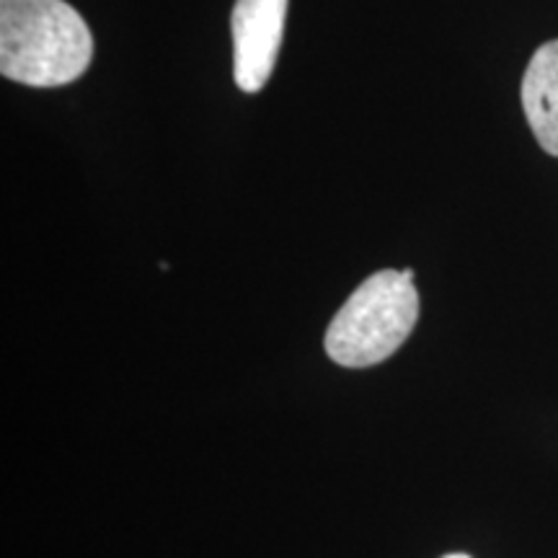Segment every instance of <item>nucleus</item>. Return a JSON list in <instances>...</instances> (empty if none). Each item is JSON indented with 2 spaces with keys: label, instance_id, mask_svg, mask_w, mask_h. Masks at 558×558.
Listing matches in <instances>:
<instances>
[{
  "label": "nucleus",
  "instance_id": "20e7f679",
  "mask_svg": "<svg viewBox=\"0 0 558 558\" xmlns=\"http://www.w3.org/2000/svg\"><path fill=\"white\" fill-rule=\"evenodd\" d=\"M522 109L535 140L558 158V39L538 47L522 78Z\"/></svg>",
  "mask_w": 558,
  "mask_h": 558
},
{
  "label": "nucleus",
  "instance_id": "f03ea898",
  "mask_svg": "<svg viewBox=\"0 0 558 558\" xmlns=\"http://www.w3.org/2000/svg\"><path fill=\"white\" fill-rule=\"evenodd\" d=\"M416 318L414 271H375L333 316L326 331V352L341 367H373L409 339Z\"/></svg>",
  "mask_w": 558,
  "mask_h": 558
},
{
  "label": "nucleus",
  "instance_id": "7ed1b4c3",
  "mask_svg": "<svg viewBox=\"0 0 558 558\" xmlns=\"http://www.w3.org/2000/svg\"><path fill=\"white\" fill-rule=\"evenodd\" d=\"M288 0H235L233 5V75L235 86L256 94L267 86L282 45Z\"/></svg>",
  "mask_w": 558,
  "mask_h": 558
},
{
  "label": "nucleus",
  "instance_id": "39448f33",
  "mask_svg": "<svg viewBox=\"0 0 558 558\" xmlns=\"http://www.w3.org/2000/svg\"><path fill=\"white\" fill-rule=\"evenodd\" d=\"M442 558H471V556H465V554H450V556H442Z\"/></svg>",
  "mask_w": 558,
  "mask_h": 558
},
{
  "label": "nucleus",
  "instance_id": "f257e3e1",
  "mask_svg": "<svg viewBox=\"0 0 558 558\" xmlns=\"http://www.w3.org/2000/svg\"><path fill=\"white\" fill-rule=\"evenodd\" d=\"M94 60V34L65 0H0V73L34 88L78 81Z\"/></svg>",
  "mask_w": 558,
  "mask_h": 558
}]
</instances>
